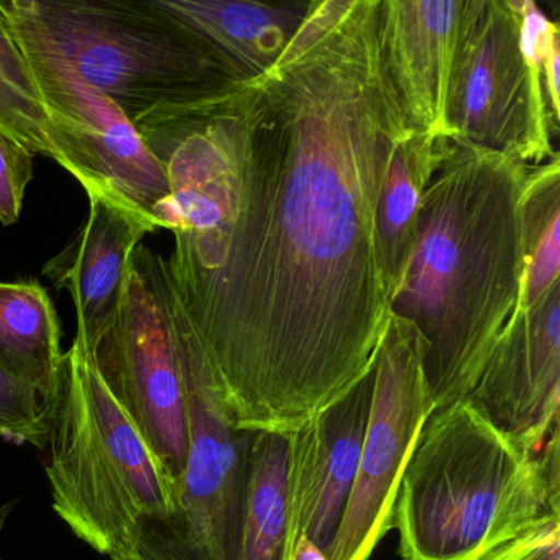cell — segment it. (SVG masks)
I'll return each instance as SVG.
<instances>
[{"mask_svg":"<svg viewBox=\"0 0 560 560\" xmlns=\"http://www.w3.org/2000/svg\"><path fill=\"white\" fill-rule=\"evenodd\" d=\"M61 324L38 281L0 283V365L54 405L60 382Z\"/></svg>","mask_w":560,"mask_h":560,"instance_id":"2e32d148","label":"cell"},{"mask_svg":"<svg viewBox=\"0 0 560 560\" xmlns=\"http://www.w3.org/2000/svg\"><path fill=\"white\" fill-rule=\"evenodd\" d=\"M530 165L439 140L418 242L392 300L424 342L435 409L467 398L508 320L524 310L523 192Z\"/></svg>","mask_w":560,"mask_h":560,"instance_id":"7a4b0ae2","label":"cell"},{"mask_svg":"<svg viewBox=\"0 0 560 560\" xmlns=\"http://www.w3.org/2000/svg\"><path fill=\"white\" fill-rule=\"evenodd\" d=\"M559 431L530 451L470 399L425 419L399 481L392 529L402 560H478L560 520Z\"/></svg>","mask_w":560,"mask_h":560,"instance_id":"3957f363","label":"cell"},{"mask_svg":"<svg viewBox=\"0 0 560 560\" xmlns=\"http://www.w3.org/2000/svg\"><path fill=\"white\" fill-rule=\"evenodd\" d=\"M47 451L55 513L96 552L114 556L175 517V480L77 340L61 362Z\"/></svg>","mask_w":560,"mask_h":560,"instance_id":"5b68a950","label":"cell"},{"mask_svg":"<svg viewBox=\"0 0 560 560\" xmlns=\"http://www.w3.org/2000/svg\"><path fill=\"white\" fill-rule=\"evenodd\" d=\"M380 0H320L260 77L136 124L162 163L160 229L215 399L293 434L372 372L392 319L378 205L412 129Z\"/></svg>","mask_w":560,"mask_h":560,"instance_id":"6da1fadb","label":"cell"},{"mask_svg":"<svg viewBox=\"0 0 560 560\" xmlns=\"http://www.w3.org/2000/svg\"><path fill=\"white\" fill-rule=\"evenodd\" d=\"M34 159L28 150L0 132V224L14 225L21 219L25 191L34 178Z\"/></svg>","mask_w":560,"mask_h":560,"instance_id":"7402d4cb","label":"cell"},{"mask_svg":"<svg viewBox=\"0 0 560 560\" xmlns=\"http://www.w3.org/2000/svg\"><path fill=\"white\" fill-rule=\"evenodd\" d=\"M15 40L70 65L136 126L247 80L163 0H0Z\"/></svg>","mask_w":560,"mask_h":560,"instance_id":"277c9868","label":"cell"},{"mask_svg":"<svg viewBox=\"0 0 560 560\" xmlns=\"http://www.w3.org/2000/svg\"><path fill=\"white\" fill-rule=\"evenodd\" d=\"M467 398L530 451L559 431L560 288L513 314Z\"/></svg>","mask_w":560,"mask_h":560,"instance_id":"8fae6325","label":"cell"},{"mask_svg":"<svg viewBox=\"0 0 560 560\" xmlns=\"http://www.w3.org/2000/svg\"><path fill=\"white\" fill-rule=\"evenodd\" d=\"M205 35L247 80L264 74L280 57L307 4L268 5L252 0H163Z\"/></svg>","mask_w":560,"mask_h":560,"instance_id":"9a60e30c","label":"cell"},{"mask_svg":"<svg viewBox=\"0 0 560 560\" xmlns=\"http://www.w3.org/2000/svg\"><path fill=\"white\" fill-rule=\"evenodd\" d=\"M559 24L533 0H474L452 74L454 139L537 166L559 155L542 51Z\"/></svg>","mask_w":560,"mask_h":560,"instance_id":"8992f818","label":"cell"},{"mask_svg":"<svg viewBox=\"0 0 560 560\" xmlns=\"http://www.w3.org/2000/svg\"><path fill=\"white\" fill-rule=\"evenodd\" d=\"M40 94L51 160L86 189L160 229L159 209L170 199L165 170L137 127L70 65L15 40Z\"/></svg>","mask_w":560,"mask_h":560,"instance_id":"ba28073f","label":"cell"},{"mask_svg":"<svg viewBox=\"0 0 560 560\" xmlns=\"http://www.w3.org/2000/svg\"><path fill=\"white\" fill-rule=\"evenodd\" d=\"M45 122L47 116L31 68L0 11V132L32 155L51 159Z\"/></svg>","mask_w":560,"mask_h":560,"instance_id":"ffe728a7","label":"cell"},{"mask_svg":"<svg viewBox=\"0 0 560 560\" xmlns=\"http://www.w3.org/2000/svg\"><path fill=\"white\" fill-rule=\"evenodd\" d=\"M88 198L86 222L48 260L44 275L57 290L70 291L78 319L74 340L91 353L119 310L133 252L156 229L109 199Z\"/></svg>","mask_w":560,"mask_h":560,"instance_id":"5bb4252c","label":"cell"},{"mask_svg":"<svg viewBox=\"0 0 560 560\" xmlns=\"http://www.w3.org/2000/svg\"><path fill=\"white\" fill-rule=\"evenodd\" d=\"M439 140L409 130L396 145L386 173L378 205V237L393 294L418 242L422 196L438 162Z\"/></svg>","mask_w":560,"mask_h":560,"instance_id":"e0dca14e","label":"cell"},{"mask_svg":"<svg viewBox=\"0 0 560 560\" xmlns=\"http://www.w3.org/2000/svg\"><path fill=\"white\" fill-rule=\"evenodd\" d=\"M189 451L178 510L155 526L182 560H237L255 432L241 431L219 406L191 329L186 366Z\"/></svg>","mask_w":560,"mask_h":560,"instance_id":"30bf717a","label":"cell"},{"mask_svg":"<svg viewBox=\"0 0 560 560\" xmlns=\"http://www.w3.org/2000/svg\"><path fill=\"white\" fill-rule=\"evenodd\" d=\"M422 360L424 342L418 329L392 316L373 365L375 386L359 471L329 560H369L392 529L402 471L435 409Z\"/></svg>","mask_w":560,"mask_h":560,"instance_id":"9c48e42d","label":"cell"},{"mask_svg":"<svg viewBox=\"0 0 560 560\" xmlns=\"http://www.w3.org/2000/svg\"><path fill=\"white\" fill-rule=\"evenodd\" d=\"M560 28L550 35L542 51V84L553 122H560Z\"/></svg>","mask_w":560,"mask_h":560,"instance_id":"d4e9b609","label":"cell"},{"mask_svg":"<svg viewBox=\"0 0 560 560\" xmlns=\"http://www.w3.org/2000/svg\"><path fill=\"white\" fill-rule=\"evenodd\" d=\"M51 406L34 385L0 365V438L47 451Z\"/></svg>","mask_w":560,"mask_h":560,"instance_id":"44dd1931","label":"cell"},{"mask_svg":"<svg viewBox=\"0 0 560 560\" xmlns=\"http://www.w3.org/2000/svg\"><path fill=\"white\" fill-rule=\"evenodd\" d=\"M191 323L166 258L140 244L109 329L90 353L110 395L178 487L189 451Z\"/></svg>","mask_w":560,"mask_h":560,"instance_id":"52a82bcc","label":"cell"},{"mask_svg":"<svg viewBox=\"0 0 560 560\" xmlns=\"http://www.w3.org/2000/svg\"><path fill=\"white\" fill-rule=\"evenodd\" d=\"M15 504H18V500H11L0 506V534L4 530L8 517L11 516L12 511H14Z\"/></svg>","mask_w":560,"mask_h":560,"instance_id":"4316f807","label":"cell"},{"mask_svg":"<svg viewBox=\"0 0 560 560\" xmlns=\"http://www.w3.org/2000/svg\"><path fill=\"white\" fill-rule=\"evenodd\" d=\"M478 560H560V520L544 521L529 533L497 547Z\"/></svg>","mask_w":560,"mask_h":560,"instance_id":"603a6c76","label":"cell"},{"mask_svg":"<svg viewBox=\"0 0 560 560\" xmlns=\"http://www.w3.org/2000/svg\"><path fill=\"white\" fill-rule=\"evenodd\" d=\"M375 370L291 434L288 513L291 552L301 537L327 559L346 511L372 409ZM293 557V556H291Z\"/></svg>","mask_w":560,"mask_h":560,"instance_id":"7c38bea8","label":"cell"},{"mask_svg":"<svg viewBox=\"0 0 560 560\" xmlns=\"http://www.w3.org/2000/svg\"><path fill=\"white\" fill-rule=\"evenodd\" d=\"M291 434L255 432L237 560H291L288 467Z\"/></svg>","mask_w":560,"mask_h":560,"instance_id":"ac0fdd59","label":"cell"},{"mask_svg":"<svg viewBox=\"0 0 560 560\" xmlns=\"http://www.w3.org/2000/svg\"><path fill=\"white\" fill-rule=\"evenodd\" d=\"M560 160L529 166L523 192L524 310L560 288Z\"/></svg>","mask_w":560,"mask_h":560,"instance_id":"d6986e66","label":"cell"},{"mask_svg":"<svg viewBox=\"0 0 560 560\" xmlns=\"http://www.w3.org/2000/svg\"><path fill=\"white\" fill-rule=\"evenodd\" d=\"M474 0H380L386 71L412 129L454 139L448 122L452 74Z\"/></svg>","mask_w":560,"mask_h":560,"instance_id":"4fadbf2b","label":"cell"},{"mask_svg":"<svg viewBox=\"0 0 560 560\" xmlns=\"http://www.w3.org/2000/svg\"><path fill=\"white\" fill-rule=\"evenodd\" d=\"M291 560H329L327 559L326 553L319 549V547L314 546L310 539L306 537H301L298 540L296 546H294L293 557Z\"/></svg>","mask_w":560,"mask_h":560,"instance_id":"484cf974","label":"cell"},{"mask_svg":"<svg viewBox=\"0 0 560 560\" xmlns=\"http://www.w3.org/2000/svg\"><path fill=\"white\" fill-rule=\"evenodd\" d=\"M113 560H182L155 526L147 527L129 547L110 556Z\"/></svg>","mask_w":560,"mask_h":560,"instance_id":"cb8c5ba5","label":"cell"}]
</instances>
